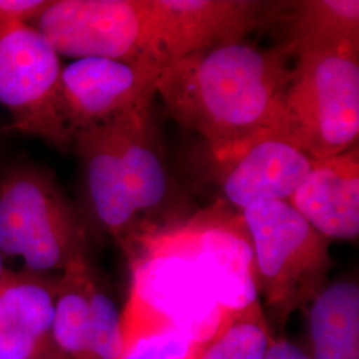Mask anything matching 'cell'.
I'll use <instances>...</instances> for the list:
<instances>
[{
    "instance_id": "6da1fadb",
    "label": "cell",
    "mask_w": 359,
    "mask_h": 359,
    "mask_svg": "<svg viewBox=\"0 0 359 359\" xmlns=\"http://www.w3.org/2000/svg\"><path fill=\"white\" fill-rule=\"evenodd\" d=\"M289 57L283 46L261 48L246 40L194 52L165 67L157 95L217 158L264 132L286 135Z\"/></svg>"
},
{
    "instance_id": "7a4b0ae2",
    "label": "cell",
    "mask_w": 359,
    "mask_h": 359,
    "mask_svg": "<svg viewBox=\"0 0 359 359\" xmlns=\"http://www.w3.org/2000/svg\"><path fill=\"white\" fill-rule=\"evenodd\" d=\"M88 216L129 262L142 246L179 225L175 188L164 161L152 107L83 129L74 145Z\"/></svg>"
},
{
    "instance_id": "3957f363",
    "label": "cell",
    "mask_w": 359,
    "mask_h": 359,
    "mask_svg": "<svg viewBox=\"0 0 359 359\" xmlns=\"http://www.w3.org/2000/svg\"><path fill=\"white\" fill-rule=\"evenodd\" d=\"M88 217L63 192L53 173L15 164L0 173V255L22 258L38 274L65 271L87 256Z\"/></svg>"
},
{
    "instance_id": "277c9868",
    "label": "cell",
    "mask_w": 359,
    "mask_h": 359,
    "mask_svg": "<svg viewBox=\"0 0 359 359\" xmlns=\"http://www.w3.org/2000/svg\"><path fill=\"white\" fill-rule=\"evenodd\" d=\"M241 217L253 248L264 313L283 330L329 283L332 243L285 201L250 206Z\"/></svg>"
},
{
    "instance_id": "5b68a950",
    "label": "cell",
    "mask_w": 359,
    "mask_h": 359,
    "mask_svg": "<svg viewBox=\"0 0 359 359\" xmlns=\"http://www.w3.org/2000/svg\"><path fill=\"white\" fill-rule=\"evenodd\" d=\"M283 108L286 136L316 160L358 145L359 47L298 55Z\"/></svg>"
},
{
    "instance_id": "8992f818",
    "label": "cell",
    "mask_w": 359,
    "mask_h": 359,
    "mask_svg": "<svg viewBox=\"0 0 359 359\" xmlns=\"http://www.w3.org/2000/svg\"><path fill=\"white\" fill-rule=\"evenodd\" d=\"M147 248L193 262L213 290L225 320L262 306L253 248L241 213L209 209L158 234L142 250Z\"/></svg>"
},
{
    "instance_id": "52a82bcc",
    "label": "cell",
    "mask_w": 359,
    "mask_h": 359,
    "mask_svg": "<svg viewBox=\"0 0 359 359\" xmlns=\"http://www.w3.org/2000/svg\"><path fill=\"white\" fill-rule=\"evenodd\" d=\"M74 60H154L151 0H50L31 23Z\"/></svg>"
},
{
    "instance_id": "ba28073f",
    "label": "cell",
    "mask_w": 359,
    "mask_h": 359,
    "mask_svg": "<svg viewBox=\"0 0 359 359\" xmlns=\"http://www.w3.org/2000/svg\"><path fill=\"white\" fill-rule=\"evenodd\" d=\"M62 56L35 27L15 23L0 34V104L11 128L67 152L74 139L59 107Z\"/></svg>"
},
{
    "instance_id": "9c48e42d",
    "label": "cell",
    "mask_w": 359,
    "mask_h": 359,
    "mask_svg": "<svg viewBox=\"0 0 359 359\" xmlns=\"http://www.w3.org/2000/svg\"><path fill=\"white\" fill-rule=\"evenodd\" d=\"M129 265L132 281L124 321L169 325L201 345L226 321L205 277L189 259L147 248Z\"/></svg>"
},
{
    "instance_id": "30bf717a",
    "label": "cell",
    "mask_w": 359,
    "mask_h": 359,
    "mask_svg": "<svg viewBox=\"0 0 359 359\" xmlns=\"http://www.w3.org/2000/svg\"><path fill=\"white\" fill-rule=\"evenodd\" d=\"M283 1L151 0L152 57L164 67L194 52L244 41L278 20Z\"/></svg>"
},
{
    "instance_id": "8fae6325",
    "label": "cell",
    "mask_w": 359,
    "mask_h": 359,
    "mask_svg": "<svg viewBox=\"0 0 359 359\" xmlns=\"http://www.w3.org/2000/svg\"><path fill=\"white\" fill-rule=\"evenodd\" d=\"M164 69L154 60L104 57H83L65 65L59 80V107L72 139L83 129L151 108Z\"/></svg>"
},
{
    "instance_id": "7c38bea8",
    "label": "cell",
    "mask_w": 359,
    "mask_h": 359,
    "mask_svg": "<svg viewBox=\"0 0 359 359\" xmlns=\"http://www.w3.org/2000/svg\"><path fill=\"white\" fill-rule=\"evenodd\" d=\"M213 160L224 198L240 213L262 203H289L316 163L281 130L264 132Z\"/></svg>"
},
{
    "instance_id": "4fadbf2b",
    "label": "cell",
    "mask_w": 359,
    "mask_h": 359,
    "mask_svg": "<svg viewBox=\"0 0 359 359\" xmlns=\"http://www.w3.org/2000/svg\"><path fill=\"white\" fill-rule=\"evenodd\" d=\"M289 204L309 225L332 241L359 237V148L316 160Z\"/></svg>"
},
{
    "instance_id": "5bb4252c",
    "label": "cell",
    "mask_w": 359,
    "mask_h": 359,
    "mask_svg": "<svg viewBox=\"0 0 359 359\" xmlns=\"http://www.w3.org/2000/svg\"><path fill=\"white\" fill-rule=\"evenodd\" d=\"M59 278L7 270L0 278V359L53 358L51 325Z\"/></svg>"
},
{
    "instance_id": "9a60e30c",
    "label": "cell",
    "mask_w": 359,
    "mask_h": 359,
    "mask_svg": "<svg viewBox=\"0 0 359 359\" xmlns=\"http://www.w3.org/2000/svg\"><path fill=\"white\" fill-rule=\"evenodd\" d=\"M278 20L286 31L281 46L290 56L359 47L358 0L283 1Z\"/></svg>"
},
{
    "instance_id": "2e32d148",
    "label": "cell",
    "mask_w": 359,
    "mask_h": 359,
    "mask_svg": "<svg viewBox=\"0 0 359 359\" xmlns=\"http://www.w3.org/2000/svg\"><path fill=\"white\" fill-rule=\"evenodd\" d=\"M310 359H359V285L329 281L305 308Z\"/></svg>"
},
{
    "instance_id": "e0dca14e",
    "label": "cell",
    "mask_w": 359,
    "mask_h": 359,
    "mask_svg": "<svg viewBox=\"0 0 359 359\" xmlns=\"http://www.w3.org/2000/svg\"><path fill=\"white\" fill-rule=\"evenodd\" d=\"M88 257H80L63 271L51 325L53 359H93L90 345Z\"/></svg>"
},
{
    "instance_id": "ac0fdd59",
    "label": "cell",
    "mask_w": 359,
    "mask_h": 359,
    "mask_svg": "<svg viewBox=\"0 0 359 359\" xmlns=\"http://www.w3.org/2000/svg\"><path fill=\"white\" fill-rule=\"evenodd\" d=\"M274 339L262 306L226 320L203 346L200 359H265Z\"/></svg>"
},
{
    "instance_id": "d6986e66",
    "label": "cell",
    "mask_w": 359,
    "mask_h": 359,
    "mask_svg": "<svg viewBox=\"0 0 359 359\" xmlns=\"http://www.w3.org/2000/svg\"><path fill=\"white\" fill-rule=\"evenodd\" d=\"M203 346L173 326L123 320V347L117 359H200Z\"/></svg>"
},
{
    "instance_id": "ffe728a7",
    "label": "cell",
    "mask_w": 359,
    "mask_h": 359,
    "mask_svg": "<svg viewBox=\"0 0 359 359\" xmlns=\"http://www.w3.org/2000/svg\"><path fill=\"white\" fill-rule=\"evenodd\" d=\"M90 345L93 359H117L123 347V311L92 271L88 285Z\"/></svg>"
},
{
    "instance_id": "44dd1931",
    "label": "cell",
    "mask_w": 359,
    "mask_h": 359,
    "mask_svg": "<svg viewBox=\"0 0 359 359\" xmlns=\"http://www.w3.org/2000/svg\"><path fill=\"white\" fill-rule=\"evenodd\" d=\"M50 0H0V34L15 23H31Z\"/></svg>"
},
{
    "instance_id": "7402d4cb",
    "label": "cell",
    "mask_w": 359,
    "mask_h": 359,
    "mask_svg": "<svg viewBox=\"0 0 359 359\" xmlns=\"http://www.w3.org/2000/svg\"><path fill=\"white\" fill-rule=\"evenodd\" d=\"M265 359H310L304 347L283 335H274Z\"/></svg>"
},
{
    "instance_id": "603a6c76",
    "label": "cell",
    "mask_w": 359,
    "mask_h": 359,
    "mask_svg": "<svg viewBox=\"0 0 359 359\" xmlns=\"http://www.w3.org/2000/svg\"><path fill=\"white\" fill-rule=\"evenodd\" d=\"M7 268H6V264H4V258L1 257L0 255V278L6 274V271H7Z\"/></svg>"
},
{
    "instance_id": "cb8c5ba5",
    "label": "cell",
    "mask_w": 359,
    "mask_h": 359,
    "mask_svg": "<svg viewBox=\"0 0 359 359\" xmlns=\"http://www.w3.org/2000/svg\"><path fill=\"white\" fill-rule=\"evenodd\" d=\"M36 359H53V358H36Z\"/></svg>"
}]
</instances>
